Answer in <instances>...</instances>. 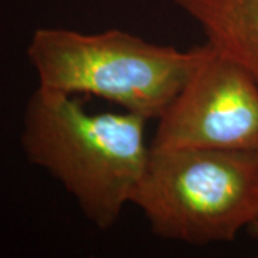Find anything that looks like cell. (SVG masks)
I'll list each match as a JSON object with an SVG mask.
<instances>
[{
  "instance_id": "1",
  "label": "cell",
  "mask_w": 258,
  "mask_h": 258,
  "mask_svg": "<svg viewBox=\"0 0 258 258\" xmlns=\"http://www.w3.org/2000/svg\"><path fill=\"white\" fill-rule=\"evenodd\" d=\"M147 118L132 113H93L71 95L37 88L28 102L22 147L28 159L63 185L83 215L106 231L147 169Z\"/></svg>"
},
{
  "instance_id": "2",
  "label": "cell",
  "mask_w": 258,
  "mask_h": 258,
  "mask_svg": "<svg viewBox=\"0 0 258 258\" xmlns=\"http://www.w3.org/2000/svg\"><path fill=\"white\" fill-rule=\"evenodd\" d=\"M132 204L162 240L230 242L258 212V155L238 151L152 149Z\"/></svg>"
},
{
  "instance_id": "3",
  "label": "cell",
  "mask_w": 258,
  "mask_h": 258,
  "mask_svg": "<svg viewBox=\"0 0 258 258\" xmlns=\"http://www.w3.org/2000/svg\"><path fill=\"white\" fill-rule=\"evenodd\" d=\"M28 56L40 88L93 95L147 119H158L168 108L192 59L191 49L152 43L119 29H37Z\"/></svg>"
},
{
  "instance_id": "4",
  "label": "cell",
  "mask_w": 258,
  "mask_h": 258,
  "mask_svg": "<svg viewBox=\"0 0 258 258\" xmlns=\"http://www.w3.org/2000/svg\"><path fill=\"white\" fill-rule=\"evenodd\" d=\"M191 55L182 86L158 118L151 148L258 155V83L207 42L191 47Z\"/></svg>"
},
{
  "instance_id": "5",
  "label": "cell",
  "mask_w": 258,
  "mask_h": 258,
  "mask_svg": "<svg viewBox=\"0 0 258 258\" xmlns=\"http://www.w3.org/2000/svg\"><path fill=\"white\" fill-rule=\"evenodd\" d=\"M203 29L205 42L258 83V0H174Z\"/></svg>"
},
{
  "instance_id": "6",
  "label": "cell",
  "mask_w": 258,
  "mask_h": 258,
  "mask_svg": "<svg viewBox=\"0 0 258 258\" xmlns=\"http://www.w3.org/2000/svg\"><path fill=\"white\" fill-rule=\"evenodd\" d=\"M248 231L254 235V237H257L258 238V212H257V217H255V220L252 221V224L249 225Z\"/></svg>"
}]
</instances>
